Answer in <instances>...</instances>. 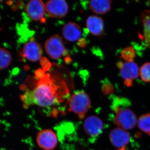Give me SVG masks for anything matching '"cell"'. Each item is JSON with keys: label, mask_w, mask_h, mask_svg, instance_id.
Here are the masks:
<instances>
[{"label": "cell", "mask_w": 150, "mask_h": 150, "mask_svg": "<svg viewBox=\"0 0 150 150\" xmlns=\"http://www.w3.org/2000/svg\"><path fill=\"white\" fill-rule=\"evenodd\" d=\"M12 57L10 53L5 48H0V68L4 69L8 67L11 64Z\"/></svg>", "instance_id": "cell-18"}, {"label": "cell", "mask_w": 150, "mask_h": 150, "mask_svg": "<svg viewBox=\"0 0 150 150\" xmlns=\"http://www.w3.org/2000/svg\"><path fill=\"white\" fill-rule=\"evenodd\" d=\"M25 11L31 20L40 21L43 19L45 15L46 4L41 0H31L26 4Z\"/></svg>", "instance_id": "cell-7"}, {"label": "cell", "mask_w": 150, "mask_h": 150, "mask_svg": "<svg viewBox=\"0 0 150 150\" xmlns=\"http://www.w3.org/2000/svg\"><path fill=\"white\" fill-rule=\"evenodd\" d=\"M138 126L140 130L150 135V113L140 116L138 121Z\"/></svg>", "instance_id": "cell-17"}, {"label": "cell", "mask_w": 150, "mask_h": 150, "mask_svg": "<svg viewBox=\"0 0 150 150\" xmlns=\"http://www.w3.org/2000/svg\"><path fill=\"white\" fill-rule=\"evenodd\" d=\"M102 90L103 93L106 95L112 94L114 91V88L112 84L107 79L103 80L102 86Z\"/></svg>", "instance_id": "cell-21"}, {"label": "cell", "mask_w": 150, "mask_h": 150, "mask_svg": "<svg viewBox=\"0 0 150 150\" xmlns=\"http://www.w3.org/2000/svg\"><path fill=\"white\" fill-rule=\"evenodd\" d=\"M136 56V52L134 47L129 46L122 50L121 57L127 62H132L134 61Z\"/></svg>", "instance_id": "cell-19"}, {"label": "cell", "mask_w": 150, "mask_h": 150, "mask_svg": "<svg viewBox=\"0 0 150 150\" xmlns=\"http://www.w3.org/2000/svg\"><path fill=\"white\" fill-rule=\"evenodd\" d=\"M23 53L28 60L31 62H36L42 57L43 48L39 43L31 40L25 44Z\"/></svg>", "instance_id": "cell-10"}, {"label": "cell", "mask_w": 150, "mask_h": 150, "mask_svg": "<svg viewBox=\"0 0 150 150\" xmlns=\"http://www.w3.org/2000/svg\"><path fill=\"white\" fill-rule=\"evenodd\" d=\"M118 150H126L125 149H124V148H121V149H120Z\"/></svg>", "instance_id": "cell-22"}, {"label": "cell", "mask_w": 150, "mask_h": 150, "mask_svg": "<svg viewBox=\"0 0 150 150\" xmlns=\"http://www.w3.org/2000/svg\"><path fill=\"white\" fill-rule=\"evenodd\" d=\"M45 49L48 56L55 60L64 56L67 51L62 38L57 34L47 39L45 44Z\"/></svg>", "instance_id": "cell-3"}, {"label": "cell", "mask_w": 150, "mask_h": 150, "mask_svg": "<svg viewBox=\"0 0 150 150\" xmlns=\"http://www.w3.org/2000/svg\"><path fill=\"white\" fill-rule=\"evenodd\" d=\"M115 121L117 126L121 129L130 130L136 126L137 116L129 108H122L115 112Z\"/></svg>", "instance_id": "cell-5"}, {"label": "cell", "mask_w": 150, "mask_h": 150, "mask_svg": "<svg viewBox=\"0 0 150 150\" xmlns=\"http://www.w3.org/2000/svg\"><path fill=\"white\" fill-rule=\"evenodd\" d=\"M62 34L66 40L75 42L81 38V29L80 26L76 23L70 22L64 25L62 29Z\"/></svg>", "instance_id": "cell-12"}, {"label": "cell", "mask_w": 150, "mask_h": 150, "mask_svg": "<svg viewBox=\"0 0 150 150\" xmlns=\"http://www.w3.org/2000/svg\"><path fill=\"white\" fill-rule=\"evenodd\" d=\"M38 145L44 150H52L57 145V137L56 134L50 129L41 130L37 135Z\"/></svg>", "instance_id": "cell-6"}, {"label": "cell", "mask_w": 150, "mask_h": 150, "mask_svg": "<svg viewBox=\"0 0 150 150\" xmlns=\"http://www.w3.org/2000/svg\"><path fill=\"white\" fill-rule=\"evenodd\" d=\"M144 28V38L145 43L150 46V10H145L141 16Z\"/></svg>", "instance_id": "cell-15"}, {"label": "cell", "mask_w": 150, "mask_h": 150, "mask_svg": "<svg viewBox=\"0 0 150 150\" xmlns=\"http://www.w3.org/2000/svg\"><path fill=\"white\" fill-rule=\"evenodd\" d=\"M117 67L120 70V76L124 80V84L127 87L132 86L133 80L137 79L140 74L138 65L134 62H119Z\"/></svg>", "instance_id": "cell-4"}, {"label": "cell", "mask_w": 150, "mask_h": 150, "mask_svg": "<svg viewBox=\"0 0 150 150\" xmlns=\"http://www.w3.org/2000/svg\"><path fill=\"white\" fill-rule=\"evenodd\" d=\"M112 1L107 0L101 1H91L89 6L91 9L94 13L102 15L109 11L111 8Z\"/></svg>", "instance_id": "cell-14"}, {"label": "cell", "mask_w": 150, "mask_h": 150, "mask_svg": "<svg viewBox=\"0 0 150 150\" xmlns=\"http://www.w3.org/2000/svg\"><path fill=\"white\" fill-rule=\"evenodd\" d=\"M140 75L144 81L150 82V63H146L142 65L140 69Z\"/></svg>", "instance_id": "cell-20"}, {"label": "cell", "mask_w": 150, "mask_h": 150, "mask_svg": "<svg viewBox=\"0 0 150 150\" xmlns=\"http://www.w3.org/2000/svg\"><path fill=\"white\" fill-rule=\"evenodd\" d=\"M86 27L91 34L95 36H100L103 34L104 25L103 19L100 17L91 16L86 20Z\"/></svg>", "instance_id": "cell-13"}, {"label": "cell", "mask_w": 150, "mask_h": 150, "mask_svg": "<svg viewBox=\"0 0 150 150\" xmlns=\"http://www.w3.org/2000/svg\"><path fill=\"white\" fill-rule=\"evenodd\" d=\"M91 105V101L89 96L83 91L75 93L70 99V110L77 114L81 119L84 117Z\"/></svg>", "instance_id": "cell-2"}, {"label": "cell", "mask_w": 150, "mask_h": 150, "mask_svg": "<svg viewBox=\"0 0 150 150\" xmlns=\"http://www.w3.org/2000/svg\"><path fill=\"white\" fill-rule=\"evenodd\" d=\"M110 142L114 146L123 148L129 144L130 135L121 128H115L111 131L109 136Z\"/></svg>", "instance_id": "cell-11"}, {"label": "cell", "mask_w": 150, "mask_h": 150, "mask_svg": "<svg viewBox=\"0 0 150 150\" xmlns=\"http://www.w3.org/2000/svg\"><path fill=\"white\" fill-rule=\"evenodd\" d=\"M83 129L89 137H96L102 133L103 122L100 118L95 115L89 116L83 123Z\"/></svg>", "instance_id": "cell-9"}, {"label": "cell", "mask_w": 150, "mask_h": 150, "mask_svg": "<svg viewBox=\"0 0 150 150\" xmlns=\"http://www.w3.org/2000/svg\"><path fill=\"white\" fill-rule=\"evenodd\" d=\"M131 104L130 100L126 98L114 96L112 98L111 109L115 112L122 108L129 107Z\"/></svg>", "instance_id": "cell-16"}, {"label": "cell", "mask_w": 150, "mask_h": 150, "mask_svg": "<svg viewBox=\"0 0 150 150\" xmlns=\"http://www.w3.org/2000/svg\"><path fill=\"white\" fill-rule=\"evenodd\" d=\"M67 91L64 86L56 84L46 76L40 80L33 89L25 91L21 99L26 107L33 105L50 107L63 101Z\"/></svg>", "instance_id": "cell-1"}, {"label": "cell", "mask_w": 150, "mask_h": 150, "mask_svg": "<svg viewBox=\"0 0 150 150\" xmlns=\"http://www.w3.org/2000/svg\"><path fill=\"white\" fill-rule=\"evenodd\" d=\"M46 11L49 16L54 18H62L66 16L69 10V6L66 1L52 0L46 4Z\"/></svg>", "instance_id": "cell-8"}]
</instances>
